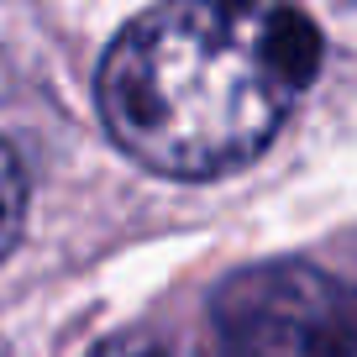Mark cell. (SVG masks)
Wrapping results in <instances>:
<instances>
[{"instance_id": "3", "label": "cell", "mask_w": 357, "mask_h": 357, "mask_svg": "<svg viewBox=\"0 0 357 357\" xmlns=\"http://www.w3.org/2000/svg\"><path fill=\"white\" fill-rule=\"evenodd\" d=\"M26 221V174H22V158L11 153V142L0 137V257L16 247Z\"/></svg>"}, {"instance_id": "1", "label": "cell", "mask_w": 357, "mask_h": 357, "mask_svg": "<svg viewBox=\"0 0 357 357\" xmlns=\"http://www.w3.org/2000/svg\"><path fill=\"white\" fill-rule=\"evenodd\" d=\"M321 68V32L294 6H163L111 43L100 116L111 137L174 178L257 158Z\"/></svg>"}, {"instance_id": "2", "label": "cell", "mask_w": 357, "mask_h": 357, "mask_svg": "<svg viewBox=\"0 0 357 357\" xmlns=\"http://www.w3.org/2000/svg\"><path fill=\"white\" fill-rule=\"evenodd\" d=\"M215 357H357V289L300 257L252 263L211 300Z\"/></svg>"}, {"instance_id": "4", "label": "cell", "mask_w": 357, "mask_h": 357, "mask_svg": "<svg viewBox=\"0 0 357 357\" xmlns=\"http://www.w3.org/2000/svg\"><path fill=\"white\" fill-rule=\"evenodd\" d=\"M95 357H174V352H163V347H132V342H116V347H105V352H95Z\"/></svg>"}]
</instances>
